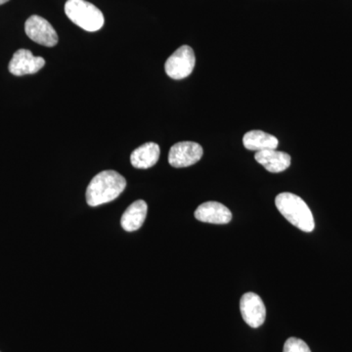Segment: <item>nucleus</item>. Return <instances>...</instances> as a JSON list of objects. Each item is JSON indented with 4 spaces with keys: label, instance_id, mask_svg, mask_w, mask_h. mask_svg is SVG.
<instances>
[{
    "label": "nucleus",
    "instance_id": "nucleus-13",
    "mask_svg": "<svg viewBox=\"0 0 352 352\" xmlns=\"http://www.w3.org/2000/svg\"><path fill=\"white\" fill-rule=\"evenodd\" d=\"M245 149L261 152L264 150L276 149L279 141L274 135L261 131L247 132L243 138Z\"/></svg>",
    "mask_w": 352,
    "mask_h": 352
},
{
    "label": "nucleus",
    "instance_id": "nucleus-4",
    "mask_svg": "<svg viewBox=\"0 0 352 352\" xmlns=\"http://www.w3.org/2000/svg\"><path fill=\"white\" fill-rule=\"evenodd\" d=\"M195 64L193 50L188 45H183L166 60L164 69L166 75L173 80H183L191 75Z\"/></svg>",
    "mask_w": 352,
    "mask_h": 352
},
{
    "label": "nucleus",
    "instance_id": "nucleus-9",
    "mask_svg": "<svg viewBox=\"0 0 352 352\" xmlns=\"http://www.w3.org/2000/svg\"><path fill=\"white\" fill-rule=\"evenodd\" d=\"M199 221L212 224H227L232 219L230 210L217 201H206L195 210Z\"/></svg>",
    "mask_w": 352,
    "mask_h": 352
},
{
    "label": "nucleus",
    "instance_id": "nucleus-11",
    "mask_svg": "<svg viewBox=\"0 0 352 352\" xmlns=\"http://www.w3.org/2000/svg\"><path fill=\"white\" fill-rule=\"evenodd\" d=\"M148 206L145 201L138 200L126 208L120 219L122 228L127 232L138 230L147 217Z\"/></svg>",
    "mask_w": 352,
    "mask_h": 352
},
{
    "label": "nucleus",
    "instance_id": "nucleus-2",
    "mask_svg": "<svg viewBox=\"0 0 352 352\" xmlns=\"http://www.w3.org/2000/svg\"><path fill=\"white\" fill-rule=\"evenodd\" d=\"M275 205L280 214L300 230L307 233L314 230V214L300 197L292 193H281L275 199Z\"/></svg>",
    "mask_w": 352,
    "mask_h": 352
},
{
    "label": "nucleus",
    "instance_id": "nucleus-14",
    "mask_svg": "<svg viewBox=\"0 0 352 352\" xmlns=\"http://www.w3.org/2000/svg\"><path fill=\"white\" fill-rule=\"evenodd\" d=\"M283 352H311L307 342L298 338H289L284 344Z\"/></svg>",
    "mask_w": 352,
    "mask_h": 352
},
{
    "label": "nucleus",
    "instance_id": "nucleus-7",
    "mask_svg": "<svg viewBox=\"0 0 352 352\" xmlns=\"http://www.w3.org/2000/svg\"><path fill=\"white\" fill-rule=\"evenodd\" d=\"M241 314L250 327L258 328L266 318L265 305L261 296L254 293H247L241 298Z\"/></svg>",
    "mask_w": 352,
    "mask_h": 352
},
{
    "label": "nucleus",
    "instance_id": "nucleus-12",
    "mask_svg": "<svg viewBox=\"0 0 352 352\" xmlns=\"http://www.w3.org/2000/svg\"><path fill=\"white\" fill-rule=\"evenodd\" d=\"M160 154H161V151H160V146L157 143H145L132 152L131 164L134 168L147 170L157 163Z\"/></svg>",
    "mask_w": 352,
    "mask_h": 352
},
{
    "label": "nucleus",
    "instance_id": "nucleus-10",
    "mask_svg": "<svg viewBox=\"0 0 352 352\" xmlns=\"http://www.w3.org/2000/svg\"><path fill=\"white\" fill-rule=\"evenodd\" d=\"M254 159L266 170L272 173H282L291 166V156L287 153L276 151V149L256 152Z\"/></svg>",
    "mask_w": 352,
    "mask_h": 352
},
{
    "label": "nucleus",
    "instance_id": "nucleus-8",
    "mask_svg": "<svg viewBox=\"0 0 352 352\" xmlns=\"http://www.w3.org/2000/svg\"><path fill=\"white\" fill-rule=\"evenodd\" d=\"M44 65L45 60L43 57L34 56L30 50H19L14 53L8 69L16 76L34 75L41 71Z\"/></svg>",
    "mask_w": 352,
    "mask_h": 352
},
{
    "label": "nucleus",
    "instance_id": "nucleus-6",
    "mask_svg": "<svg viewBox=\"0 0 352 352\" xmlns=\"http://www.w3.org/2000/svg\"><path fill=\"white\" fill-rule=\"evenodd\" d=\"M204 150L200 144L192 141L176 143L170 148L168 163L173 168H187L193 166L203 157Z\"/></svg>",
    "mask_w": 352,
    "mask_h": 352
},
{
    "label": "nucleus",
    "instance_id": "nucleus-5",
    "mask_svg": "<svg viewBox=\"0 0 352 352\" xmlns=\"http://www.w3.org/2000/svg\"><path fill=\"white\" fill-rule=\"evenodd\" d=\"M25 32L32 41L46 47H53L58 43V34L54 28L41 16H31L25 22Z\"/></svg>",
    "mask_w": 352,
    "mask_h": 352
},
{
    "label": "nucleus",
    "instance_id": "nucleus-3",
    "mask_svg": "<svg viewBox=\"0 0 352 352\" xmlns=\"http://www.w3.org/2000/svg\"><path fill=\"white\" fill-rule=\"evenodd\" d=\"M65 13L69 20L87 32H97L104 25V16L96 6L85 0H68Z\"/></svg>",
    "mask_w": 352,
    "mask_h": 352
},
{
    "label": "nucleus",
    "instance_id": "nucleus-15",
    "mask_svg": "<svg viewBox=\"0 0 352 352\" xmlns=\"http://www.w3.org/2000/svg\"><path fill=\"white\" fill-rule=\"evenodd\" d=\"M9 0H0V6H2V4L6 3V2H8Z\"/></svg>",
    "mask_w": 352,
    "mask_h": 352
},
{
    "label": "nucleus",
    "instance_id": "nucleus-1",
    "mask_svg": "<svg viewBox=\"0 0 352 352\" xmlns=\"http://www.w3.org/2000/svg\"><path fill=\"white\" fill-rule=\"evenodd\" d=\"M126 178L115 170L101 171L95 175L88 185L87 201L90 207L110 203L124 191Z\"/></svg>",
    "mask_w": 352,
    "mask_h": 352
}]
</instances>
